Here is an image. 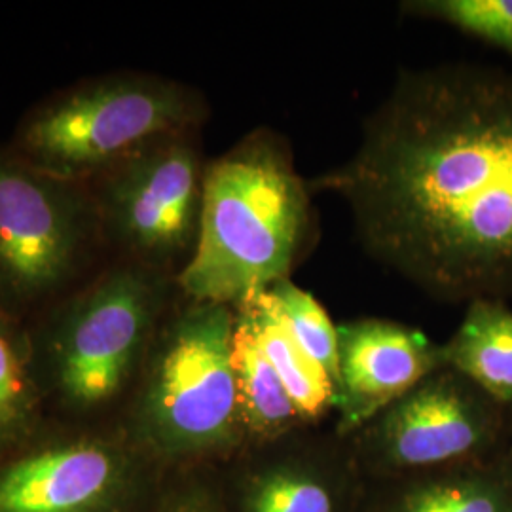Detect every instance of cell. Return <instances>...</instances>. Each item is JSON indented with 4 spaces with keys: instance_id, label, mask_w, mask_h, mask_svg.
I'll return each mask as SVG.
<instances>
[{
    "instance_id": "6da1fadb",
    "label": "cell",
    "mask_w": 512,
    "mask_h": 512,
    "mask_svg": "<svg viewBox=\"0 0 512 512\" xmlns=\"http://www.w3.org/2000/svg\"><path fill=\"white\" fill-rule=\"evenodd\" d=\"M368 256L442 302L512 298V73L401 71L346 162L310 181Z\"/></svg>"
},
{
    "instance_id": "7a4b0ae2",
    "label": "cell",
    "mask_w": 512,
    "mask_h": 512,
    "mask_svg": "<svg viewBox=\"0 0 512 512\" xmlns=\"http://www.w3.org/2000/svg\"><path fill=\"white\" fill-rule=\"evenodd\" d=\"M177 296L175 275L109 258L90 279L29 319L48 416L116 425Z\"/></svg>"
},
{
    "instance_id": "3957f363",
    "label": "cell",
    "mask_w": 512,
    "mask_h": 512,
    "mask_svg": "<svg viewBox=\"0 0 512 512\" xmlns=\"http://www.w3.org/2000/svg\"><path fill=\"white\" fill-rule=\"evenodd\" d=\"M313 228L310 183L291 145L274 129H253L207 164L200 238L177 275L179 293L236 306L291 279Z\"/></svg>"
},
{
    "instance_id": "277c9868",
    "label": "cell",
    "mask_w": 512,
    "mask_h": 512,
    "mask_svg": "<svg viewBox=\"0 0 512 512\" xmlns=\"http://www.w3.org/2000/svg\"><path fill=\"white\" fill-rule=\"evenodd\" d=\"M234 306L179 293L118 427L165 473L209 469L247 442L234 372Z\"/></svg>"
},
{
    "instance_id": "5b68a950",
    "label": "cell",
    "mask_w": 512,
    "mask_h": 512,
    "mask_svg": "<svg viewBox=\"0 0 512 512\" xmlns=\"http://www.w3.org/2000/svg\"><path fill=\"white\" fill-rule=\"evenodd\" d=\"M209 116L194 86L162 74L114 71L40 99L6 145L50 175L90 184L158 139L202 131Z\"/></svg>"
},
{
    "instance_id": "8992f818",
    "label": "cell",
    "mask_w": 512,
    "mask_h": 512,
    "mask_svg": "<svg viewBox=\"0 0 512 512\" xmlns=\"http://www.w3.org/2000/svg\"><path fill=\"white\" fill-rule=\"evenodd\" d=\"M107 260L90 186L0 145V310L29 321Z\"/></svg>"
},
{
    "instance_id": "52a82bcc",
    "label": "cell",
    "mask_w": 512,
    "mask_h": 512,
    "mask_svg": "<svg viewBox=\"0 0 512 512\" xmlns=\"http://www.w3.org/2000/svg\"><path fill=\"white\" fill-rule=\"evenodd\" d=\"M167 475L118 425L48 418L0 458V512H156Z\"/></svg>"
},
{
    "instance_id": "ba28073f",
    "label": "cell",
    "mask_w": 512,
    "mask_h": 512,
    "mask_svg": "<svg viewBox=\"0 0 512 512\" xmlns=\"http://www.w3.org/2000/svg\"><path fill=\"white\" fill-rule=\"evenodd\" d=\"M207 160L202 131L141 148L88 184L109 258L177 275L196 251Z\"/></svg>"
},
{
    "instance_id": "9c48e42d",
    "label": "cell",
    "mask_w": 512,
    "mask_h": 512,
    "mask_svg": "<svg viewBox=\"0 0 512 512\" xmlns=\"http://www.w3.org/2000/svg\"><path fill=\"white\" fill-rule=\"evenodd\" d=\"M495 401L442 366L366 425L370 458L391 471H425L471 458L494 439Z\"/></svg>"
},
{
    "instance_id": "30bf717a",
    "label": "cell",
    "mask_w": 512,
    "mask_h": 512,
    "mask_svg": "<svg viewBox=\"0 0 512 512\" xmlns=\"http://www.w3.org/2000/svg\"><path fill=\"white\" fill-rule=\"evenodd\" d=\"M338 433L365 429L385 408L444 365L442 346L421 330L365 317L336 327Z\"/></svg>"
},
{
    "instance_id": "8fae6325",
    "label": "cell",
    "mask_w": 512,
    "mask_h": 512,
    "mask_svg": "<svg viewBox=\"0 0 512 512\" xmlns=\"http://www.w3.org/2000/svg\"><path fill=\"white\" fill-rule=\"evenodd\" d=\"M444 365L499 404H512V310L501 300H475L442 346Z\"/></svg>"
},
{
    "instance_id": "7c38bea8",
    "label": "cell",
    "mask_w": 512,
    "mask_h": 512,
    "mask_svg": "<svg viewBox=\"0 0 512 512\" xmlns=\"http://www.w3.org/2000/svg\"><path fill=\"white\" fill-rule=\"evenodd\" d=\"M234 310L249 325L258 348L274 366L302 420H319L334 408V385L323 368L296 344L268 289L249 294Z\"/></svg>"
},
{
    "instance_id": "4fadbf2b",
    "label": "cell",
    "mask_w": 512,
    "mask_h": 512,
    "mask_svg": "<svg viewBox=\"0 0 512 512\" xmlns=\"http://www.w3.org/2000/svg\"><path fill=\"white\" fill-rule=\"evenodd\" d=\"M226 512H342L336 478L300 458L268 461L239 478Z\"/></svg>"
},
{
    "instance_id": "5bb4252c",
    "label": "cell",
    "mask_w": 512,
    "mask_h": 512,
    "mask_svg": "<svg viewBox=\"0 0 512 512\" xmlns=\"http://www.w3.org/2000/svg\"><path fill=\"white\" fill-rule=\"evenodd\" d=\"M48 418L27 321L0 310V458L31 439Z\"/></svg>"
},
{
    "instance_id": "9a60e30c",
    "label": "cell",
    "mask_w": 512,
    "mask_h": 512,
    "mask_svg": "<svg viewBox=\"0 0 512 512\" xmlns=\"http://www.w3.org/2000/svg\"><path fill=\"white\" fill-rule=\"evenodd\" d=\"M232 359L245 440L270 442L306 423L274 366L258 348L249 325L238 313Z\"/></svg>"
},
{
    "instance_id": "2e32d148",
    "label": "cell",
    "mask_w": 512,
    "mask_h": 512,
    "mask_svg": "<svg viewBox=\"0 0 512 512\" xmlns=\"http://www.w3.org/2000/svg\"><path fill=\"white\" fill-rule=\"evenodd\" d=\"M389 512H512V484L476 471L427 476L406 486Z\"/></svg>"
},
{
    "instance_id": "e0dca14e",
    "label": "cell",
    "mask_w": 512,
    "mask_h": 512,
    "mask_svg": "<svg viewBox=\"0 0 512 512\" xmlns=\"http://www.w3.org/2000/svg\"><path fill=\"white\" fill-rule=\"evenodd\" d=\"M268 293L287 329L291 330L296 344L306 351L315 365L323 368V372L336 387L338 334L325 308L310 291L298 287L293 279L275 283L274 287L268 289Z\"/></svg>"
},
{
    "instance_id": "ac0fdd59",
    "label": "cell",
    "mask_w": 512,
    "mask_h": 512,
    "mask_svg": "<svg viewBox=\"0 0 512 512\" xmlns=\"http://www.w3.org/2000/svg\"><path fill=\"white\" fill-rule=\"evenodd\" d=\"M404 12L437 19L512 54V0H416Z\"/></svg>"
},
{
    "instance_id": "d6986e66",
    "label": "cell",
    "mask_w": 512,
    "mask_h": 512,
    "mask_svg": "<svg viewBox=\"0 0 512 512\" xmlns=\"http://www.w3.org/2000/svg\"><path fill=\"white\" fill-rule=\"evenodd\" d=\"M156 512H226L222 486L207 469L169 473Z\"/></svg>"
}]
</instances>
